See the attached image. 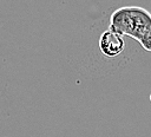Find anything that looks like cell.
<instances>
[{
  "instance_id": "obj_2",
  "label": "cell",
  "mask_w": 151,
  "mask_h": 137,
  "mask_svg": "<svg viewBox=\"0 0 151 137\" xmlns=\"http://www.w3.org/2000/svg\"><path fill=\"white\" fill-rule=\"evenodd\" d=\"M124 48L125 40L123 35L109 28L101 33L99 38V50L105 57L114 58L119 56L124 51Z\"/></svg>"
},
{
  "instance_id": "obj_1",
  "label": "cell",
  "mask_w": 151,
  "mask_h": 137,
  "mask_svg": "<svg viewBox=\"0 0 151 137\" xmlns=\"http://www.w3.org/2000/svg\"><path fill=\"white\" fill-rule=\"evenodd\" d=\"M109 30L137 40L145 51L151 52V13L139 6H124L110 17Z\"/></svg>"
}]
</instances>
